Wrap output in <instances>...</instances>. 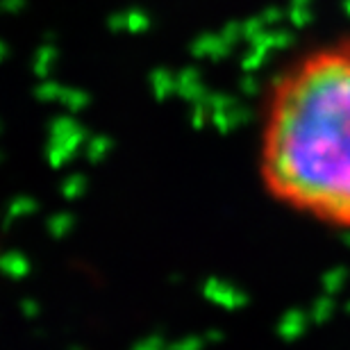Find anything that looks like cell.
Listing matches in <instances>:
<instances>
[{"mask_svg":"<svg viewBox=\"0 0 350 350\" xmlns=\"http://www.w3.org/2000/svg\"><path fill=\"white\" fill-rule=\"evenodd\" d=\"M260 178L293 212L350 230V37L314 46L273 80Z\"/></svg>","mask_w":350,"mask_h":350,"instance_id":"obj_1","label":"cell"}]
</instances>
